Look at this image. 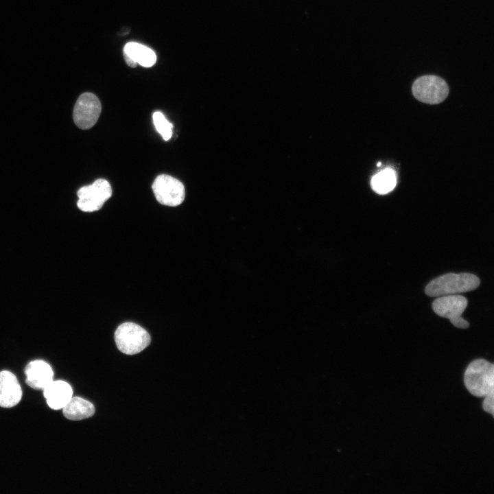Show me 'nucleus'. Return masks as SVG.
<instances>
[{
    "label": "nucleus",
    "instance_id": "9b49d317",
    "mask_svg": "<svg viewBox=\"0 0 494 494\" xmlns=\"http://www.w3.org/2000/svg\"><path fill=\"white\" fill-rule=\"evenodd\" d=\"M44 397L50 408L62 409L71 399L73 390L71 386L64 381H52L44 390Z\"/></svg>",
    "mask_w": 494,
    "mask_h": 494
},
{
    "label": "nucleus",
    "instance_id": "6e6552de",
    "mask_svg": "<svg viewBox=\"0 0 494 494\" xmlns=\"http://www.w3.org/2000/svg\"><path fill=\"white\" fill-rule=\"evenodd\" d=\"M102 105L98 97L91 93H84L78 97L73 112L75 125L82 130L93 127L99 119Z\"/></svg>",
    "mask_w": 494,
    "mask_h": 494
},
{
    "label": "nucleus",
    "instance_id": "20e7f679",
    "mask_svg": "<svg viewBox=\"0 0 494 494\" xmlns=\"http://www.w3.org/2000/svg\"><path fill=\"white\" fill-rule=\"evenodd\" d=\"M412 93L423 103L436 104L443 102L449 94L446 82L440 77L429 75L417 78L412 85Z\"/></svg>",
    "mask_w": 494,
    "mask_h": 494
},
{
    "label": "nucleus",
    "instance_id": "9d476101",
    "mask_svg": "<svg viewBox=\"0 0 494 494\" xmlns=\"http://www.w3.org/2000/svg\"><path fill=\"white\" fill-rule=\"evenodd\" d=\"M26 384L35 390H44L52 381L54 372L43 360L30 362L25 369Z\"/></svg>",
    "mask_w": 494,
    "mask_h": 494
},
{
    "label": "nucleus",
    "instance_id": "0eeeda50",
    "mask_svg": "<svg viewBox=\"0 0 494 494\" xmlns=\"http://www.w3.org/2000/svg\"><path fill=\"white\" fill-rule=\"evenodd\" d=\"M152 188L156 200L161 204L176 207L184 201L185 190L183 184L171 176H158Z\"/></svg>",
    "mask_w": 494,
    "mask_h": 494
},
{
    "label": "nucleus",
    "instance_id": "f3484780",
    "mask_svg": "<svg viewBox=\"0 0 494 494\" xmlns=\"http://www.w3.org/2000/svg\"><path fill=\"white\" fill-rule=\"evenodd\" d=\"M124 57L125 59L126 62L128 66L130 67H136L137 65V63L134 62L131 58H130L128 56H127L126 54L124 53Z\"/></svg>",
    "mask_w": 494,
    "mask_h": 494
},
{
    "label": "nucleus",
    "instance_id": "f03ea898",
    "mask_svg": "<svg viewBox=\"0 0 494 494\" xmlns=\"http://www.w3.org/2000/svg\"><path fill=\"white\" fill-rule=\"evenodd\" d=\"M464 384L477 397L494 393V364L483 358L473 360L464 371Z\"/></svg>",
    "mask_w": 494,
    "mask_h": 494
},
{
    "label": "nucleus",
    "instance_id": "39448f33",
    "mask_svg": "<svg viewBox=\"0 0 494 494\" xmlns=\"http://www.w3.org/2000/svg\"><path fill=\"white\" fill-rule=\"evenodd\" d=\"M78 208L84 212L99 210L112 195L109 183L102 178L96 180L93 184L81 187L78 191Z\"/></svg>",
    "mask_w": 494,
    "mask_h": 494
},
{
    "label": "nucleus",
    "instance_id": "2eb2a0df",
    "mask_svg": "<svg viewBox=\"0 0 494 494\" xmlns=\"http://www.w3.org/2000/svg\"><path fill=\"white\" fill-rule=\"evenodd\" d=\"M153 122L158 133L165 141H168L172 134L173 125L160 111H156L152 115Z\"/></svg>",
    "mask_w": 494,
    "mask_h": 494
},
{
    "label": "nucleus",
    "instance_id": "f257e3e1",
    "mask_svg": "<svg viewBox=\"0 0 494 494\" xmlns=\"http://www.w3.org/2000/svg\"><path fill=\"white\" fill-rule=\"evenodd\" d=\"M479 278L471 273H447L432 280L425 287V294L431 297L458 294L476 289Z\"/></svg>",
    "mask_w": 494,
    "mask_h": 494
},
{
    "label": "nucleus",
    "instance_id": "f8f14e48",
    "mask_svg": "<svg viewBox=\"0 0 494 494\" xmlns=\"http://www.w3.org/2000/svg\"><path fill=\"white\" fill-rule=\"evenodd\" d=\"M64 416L71 421L88 419L95 414L93 405L81 397H71L62 408Z\"/></svg>",
    "mask_w": 494,
    "mask_h": 494
},
{
    "label": "nucleus",
    "instance_id": "dca6fc26",
    "mask_svg": "<svg viewBox=\"0 0 494 494\" xmlns=\"http://www.w3.org/2000/svg\"><path fill=\"white\" fill-rule=\"evenodd\" d=\"M482 408L486 412L491 414L493 416V415H494V393H491V394L484 397V400L482 402Z\"/></svg>",
    "mask_w": 494,
    "mask_h": 494
},
{
    "label": "nucleus",
    "instance_id": "423d86ee",
    "mask_svg": "<svg viewBox=\"0 0 494 494\" xmlns=\"http://www.w3.org/2000/svg\"><path fill=\"white\" fill-rule=\"evenodd\" d=\"M468 305L467 299L461 295L438 296L432 303V309L438 316L449 319L454 326L466 329L469 322L461 316Z\"/></svg>",
    "mask_w": 494,
    "mask_h": 494
},
{
    "label": "nucleus",
    "instance_id": "a211bd4d",
    "mask_svg": "<svg viewBox=\"0 0 494 494\" xmlns=\"http://www.w3.org/2000/svg\"><path fill=\"white\" fill-rule=\"evenodd\" d=\"M377 165L378 167H379V166L381 165V163H380V162L378 163Z\"/></svg>",
    "mask_w": 494,
    "mask_h": 494
},
{
    "label": "nucleus",
    "instance_id": "7ed1b4c3",
    "mask_svg": "<svg viewBox=\"0 0 494 494\" xmlns=\"http://www.w3.org/2000/svg\"><path fill=\"white\" fill-rule=\"evenodd\" d=\"M118 349L126 355H134L145 349L150 343L148 332L134 322L121 324L115 332Z\"/></svg>",
    "mask_w": 494,
    "mask_h": 494
},
{
    "label": "nucleus",
    "instance_id": "ddd939ff",
    "mask_svg": "<svg viewBox=\"0 0 494 494\" xmlns=\"http://www.w3.org/2000/svg\"><path fill=\"white\" fill-rule=\"evenodd\" d=\"M123 53L144 67H150L156 61V54L152 49L136 42L126 43L124 47Z\"/></svg>",
    "mask_w": 494,
    "mask_h": 494
},
{
    "label": "nucleus",
    "instance_id": "1a4fd4ad",
    "mask_svg": "<svg viewBox=\"0 0 494 494\" xmlns=\"http://www.w3.org/2000/svg\"><path fill=\"white\" fill-rule=\"evenodd\" d=\"M22 397V389L16 377L8 370L0 372V406L9 408L16 405Z\"/></svg>",
    "mask_w": 494,
    "mask_h": 494
},
{
    "label": "nucleus",
    "instance_id": "4468645a",
    "mask_svg": "<svg viewBox=\"0 0 494 494\" xmlns=\"http://www.w3.org/2000/svg\"><path fill=\"white\" fill-rule=\"evenodd\" d=\"M397 184L396 172L392 168H386L373 176L371 187L376 193L384 195L394 189Z\"/></svg>",
    "mask_w": 494,
    "mask_h": 494
}]
</instances>
